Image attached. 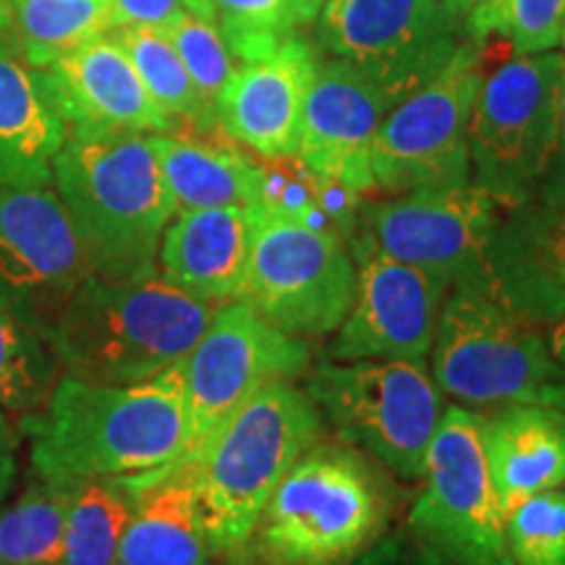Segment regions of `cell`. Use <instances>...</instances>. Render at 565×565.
<instances>
[{"label":"cell","mask_w":565,"mask_h":565,"mask_svg":"<svg viewBox=\"0 0 565 565\" xmlns=\"http://www.w3.org/2000/svg\"><path fill=\"white\" fill-rule=\"evenodd\" d=\"M34 477L74 484L131 477L179 461L186 448L183 362L137 385L63 374L40 412L21 416Z\"/></svg>","instance_id":"cell-1"},{"label":"cell","mask_w":565,"mask_h":565,"mask_svg":"<svg viewBox=\"0 0 565 565\" xmlns=\"http://www.w3.org/2000/svg\"><path fill=\"white\" fill-rule=\"evenodd\" d=\"M545 406H553V408H557V412L565 416V380L563 377L557 380V383L547 391Z\"/></svg>","instance_id":"cell-41"},{"label":"cell","mask_w":565,"mask_h":565,"mask_svg":"<svg viewBox=\"0 0 565 565\" xmlns=\"http://www.w3.org/2000/svg\"><path fill=\"white\" fill-rule=\"evenodd\" d=\"M291 3V13L296 19V24H309V21H315L320 17L324 0H288Z\"/></svg>","instance_id":"cell-39"},{"label":"cell","mask_w":565,"mask_h":565,"mask_svg":"<svg viewBox=\"0 0 565 565\" xmlns=\"http://www.w3.org/2000/svg\"><path fill=\"white\" fill-rule=\"evenodd\" d=\"M482 450L503 515L536 492L565 487V416L553 406H500L482 419Z\"/></svg>","instance_id":"cell-22"},{"label":"cell","mask_w":565,"mask_h":565,"mask_svg":"<svg viewBox=\"0 0 565 565\" xmlns=\"http://www.w3.org/2000/svg\"><path fill=\"white\" fill-rule=\"evenodd\" d=\"M547 349H550V356H553L555 366L561 370V377L565 380V312L555 320V328H553V333H550Z\"/></svg>","instance_id":"cell-38"},{"label":"cell","mask_w":565,"mask_h":565,"mask_svg":"<svg viewBox=\"0 0 565 565\" xmlns=\"http://www.w3.org/2000/svg\"><path fill=\"white\" fill-rule=\"evenodd\" d=\"M137 508L118 547L116 565H204L210 542L196 503L189 458L131 475Z\"/></svg>","instance_id":"cell-21"},{"label":"cell","mask_w":565,"mask_h":565,"mask_svg":"<svg viewBox=\"0 0 565 565\" xmlns=\"http://www.w3.org/2000/svg\"><path fill=\"white\" fill-rule=\"evenodd\" d=\"M17 53L30 68H45L113 26L108 0H9Z\"/></svg>","instance_id":"cell-26"},{"label":"cell","mask_w":565,"mask_h":565,"mask_svg":"<svg viewBox=\"0 0 565 565\" xmlns=\"http://www.w3.org/2000/svg\"><path fill=\"white\" fill-rule=\"evenodd\" d=\"M443 9L450 13V17H469L471 9L479 3V0H440Z\"/></svg>","instance_id":"cell-42"},{"label":"cell","mask_w":565,"mask_h":565,"mask_svg":"<svg viewBox=\"0 0 565 565\" xmlns=\"http://www.w3.org/2000/svg\"><path fill=\"white\" fill-rule=\"evenodd\" d=\"M186 9L194 11V13H200V17H204V19L215 21V13H212L210 0H186Z\"/></svg>","instance_id":"cell-43"},{"label":"cell","mask_w":565,"mask_h":565,"mask_svg":"<svg viewBox=\"0 0 565 565\" xmlns=\"http://www.w3.org/2000/svg\"><path fill=\"white\" fill-rule=\"evenodd\" d=\"M116 26L168 30L186 9V0H108Z\"/></svg>","instance_id":"cell-34"},{"label":"cell","mask_w":565,"mask_h":565,"mask_svg":"<svg viewBox=\"0 0 565 565\" xmlns=\"http://www.w3.org/2000/svg\"><path fill=\"white\" fill-rule=\"evenodd\" d=\"M252 210L242 299L288 335L335 333L356 296V263L335 231Z\"/></svg>","instance_id":"cell-9"},{"label":"cell","mask_w":565,"mask_h":565,"mask_svg":"<svg viewBox=\"0 0 565 565\" xmlns=\"http://www.w3.org/2000/svg\"><path fill=\"white\" fill-rule=\"evenodd\" d=\"M124 53L129 55L134 68L145 82L147 92L158 108L173 118L175 126L181 121L192 124L196 131L210 134L217 126L215 110L202 100L196 92L192 76L183 66L179 51L173 47L166 30H152V26H113L108 32Z\"/></svg>","instance_id":"cell-27"},{"label":"cell","mask_w":565,"mask_h":565,"mask_svg":"<svg viewBox=\"0 0 565 565\" xmlns=\"http://www.w3.org/2000/svg\"><path fill=\"white\" fill-rule=\"evenodd\" d=\"M217 307L158 273L139 280L92 275L47 333L61 372L97 385H137L183 362Z\"/></svg>","instance_id":"cell-3"},{"label":"cell","mask_w":565,"mask_h":565,"mask_svg":"<svg viewBox=\"0 0 565 565\" xmlns=\"http://www.w3.org/2000/svg\"><path fill=\"white\" fill-rule=\"evenodd\" d=\"M429 356L435 385L469 406L545 404L547 391L561 380L534 322L482 280L450 286Z\"/></svg>","instance_id":"cell-6"},{"label":"cell","mask_w":565,"mask_h":565,"mask_svg":"<svg viewBox=\"0 0 565 565\" xmlns=\"http://www.w3.org/2000/svg\"><path fill=\"white\" fill-rule=\"evenodd\" d=\"M173 47L179 51L183 66L192 76L196 92L204 103L215 110L217 97L236 71L228 42L223 40L221 30L212 19H204L194 11H183L179 19L166 30Z\"/></svg>","instance_id":"cell-33"},{"label":"cell","mask_w":565,"mask_h":565,"mask_svg":"<svg viewBox=\"0 0 565 565\" xmlns=\"http://www.w3.org/2000/svg\"><path fill=\"white\" fill-rule=\"evenodd\" d=\"M134 508H137L134 477L74 482L58 565H116Z\"/></svg>","instance_id":"cell-25"},{"label":"cell","mask_w":565,"mask_h":565,"mask_svg":"<svg viewBox=\"0 0 565 565\" xmlns=\"http://www.w3.org/2000/svg\"><path fill=\"white\" fill-rule=\"evenodd\" d=\"M317 58L301 38H286L270 58L242 63L215 103L223 134L259 158L299 150L301 113Z\"/></svg>","instance_id":"cell-19"},{"label":"cell","mask_w":565,"mask_h":565,"mask_svg":"<svg viewBox=\"0 0 565 565\" xmlns=\"http://www.w3.org/2000/svg\"><path fill=\"white\" fill-rule=\"evenodd\" d=\"M92 265L53 186H0V301L51 333Z\"/></svg>","instance_id":"cell-14"},{"label":"cell","mask_w":565,"mask_h":565,"mask_svg":"<svg viewBox=\"0 0 565 565\" xmlns=\"http://www.w3.org/2000/svg\"><path fill=\"white\" fill-rule=\"evenodd\" d=\"M565 0H479L469 13L479 42L498 40L513 55L547 53L561 42Z\"/></svg>","instance_id":"cell-30"},{"label":"cell","mask_w":565,"mask_h":565,"mask_svg":"<svg viewBox=\"0 0 565 565\" xmlns=\"http://www.w3.org/2000/svg\"><path fill=\"white\" fill-rule=\"evenodd\" d=\"M500 210L508 207L475 183L419 189L372 207L366 233L391 257L450 288L482 278Z\"/></svg>","instance_id":"cell-16"},{"label":"cell","mask_w":565,"mask_h":565,"mask_svg":"<svg viewBox=\"0 0 565 565\" xmlns=\"http://www.w3.org/2000/svg\"><path fill=\"white\" fill-rule=\"evenodd\" d=\"M565 55H511L484 76L469 124L471 183L508 210L540 192L555 160Z\"/></svg>","instance_id":"cell-7"},{"label":"cell","mask_w":565,"mask_h":565,"mask_svg":"<svg viewBox=\"0 0 565 565\" xmlns=\"http://www.w3.org/2000/svg\"><path fill=\"white\" fill-rule=\"evenodd\" d=\"M356 296L330 343V362L424 364L433 353L448 286L356 238Z\"/></svg>","instance_id":"cell-15"},{"label":"cell","mask_w":565,"mask_h":565,"mask_svg":"<svg viewBox=\"0 0 565 565\" xmlns=\"http://www.w3.org/2000/svg\"><path fill=\"white\" fill-rule=\"evenodd\" d=\"M484 66L477 42L461 45L433 82L387 110L372 147L374 186L408 194L471 183L469 124Z\"/></svg>","instance_id":"cell-10"},{"label":"cell","mask_w":565,"mask_h":565,"mask_svg":"<svg viewBox=\"0 0 565 565\" xmlns=\"http://www.w3.org/2000/svg\"><path fill=\"white\" fill-rule=\"evenodd\" d=\"M309 362L312 349L303 338L282 333L246 301L217 307L183 359L186 448L181 458L200 454L246 401L273 383H291Z\"/></svg>","instance_id":"cell-12"},{"label":"cell","mask_w":565,"mask_h":565,"mask_svg":"<svg viewBox=\"0 0 565 565\" xmlns=\"http://www.w3.org/2000/svg\"><path fill=\"white\" fill-rule=\"evenodd\" d=\"M51 186L97 278L139 280L158 273V249L175 204L150 134H68L53 158Z\"/></svg>","instance_id":"cell-2"},{"label":"cell","mask_w":565,"mask_h":565,"mask_svg":"<svg viewBox=\"0 0 565 565\" xmlns=\"http://www.w3.org/2000/svg\"><path fill=\"white\" fill-rule=\"evenodd\" d=\"M385 487L343 445H312L275 487L244 555L263 565H351L383 532Z\"/></svg>","instance_id":"cell-5"},{"label":"cell","mask_w":565,"mask_h":565,"mask_svg":"<svg viewBox=\"0 0 565 565\" xmlns=\"http://www.w3.org/2000/svg\"><path fill=\"white\" fill-rule=\"evenodd\" d=\"M540 189H565V74L561 87V105H557V145L555 160L550 168V175Z\"/></svg>","instance_id":"cell-37"},{"label":"cell","mask_w":565,"mask_h":565,"mask_svg":"<svg viewBox=\"0 0 565 565\" xmlns=\"http://www.w3.org/2000/svg\"><path fill=\"white\" fill-rule=\"evenodd\" d=\"M322 414L291 383H273L189 458L210 550L244 555L259 513L288 469L312 448Z\"/></svg>","instance_id":"cell-4"},{"label":"cell","mask_w":565,"mask_h":565,"mask_svg":"<svg viewBox=\"0 0 565 565\" xmlns=\"http://www.w3.org/2000/svg\"><path fill=\"white\" fill-rule=\"evenodd\" d=\"M74 484L34 477L0 508V565H58Z\"/></svg>","instance_id":"cell-28"},{"label":"cell","mask_w":565,"mask_h":565,"mask_svg":"<svg viewBox=\"0 0 565 565\" xmlns=\"http://www.w3.org/2000/svg\"><path fill=\"white\" fill-rule=\"evenodd\" d=\"M21 429L11 422V414L0 412V505L6 503L19 477Z\"/></svg>","instance_id":"cell-36"},{"label":"cell","mask_w":565,"mask_h":565,"mask_svg":"<svg viewBox=\"0 0 565 565\" xmlns=\"http://www.w3.org/2000/svg\"><path fill=\"white\" fill-rule=\"evenodd\" d=\"M513 565H565V490L536 492L505 515Z\"/></svg>","instance_id":"cell-32"},{"label":"cell","mask_w":565,"mask_h":565,"mask_svg":"<svg viewBox=\"0 0 565 565\" xmlns=\"http://www.w3.org/2000/svg\"><path fill=\"white\" fill-rule=\"evenodd\" d=\"M249 244V207L181 210L162 233L158 275L194 299L223 307L242 299Z\"/></svg>","instance_id":"cell-20"},{"label":"cell","mask_w":565,"mask_h":565,"mask_svg":"<svg viewBox=\"0 0 565 565\" xmlns=\"http://www.w3.org/2000/svg\"><path fill=\"white\" fill-rule=\"evenodd\" d=\"M58 377L61 364L45 338L0 301V412H40Z\"/></svg>","instance_id":"cell-29"},{"label":"cell","mask_w":565,"mask_h":565,"mask_svg":"<svg viewBox=\"0 0 565 565\" xmlns=\"http://www.w3.org/2000/svg\"><path fill=\"white\" fill-rule=\"evenodd\" d=\"M320 42L393 108L433 82L461 47L440 0H324Z\"/></svg>","instance_id":"cell-13"},{"label":"cell","mask_w":565,"mask_h":565,"mask_svg":"<svg viewBox=\"0 0 565 565\" xmlns=\"http://www.w3.org/2000/svg\"><path fill=\"white\" fill-rule=\"evenodd\" d=\"M66 137L38 71L0 45V186H51Z\"/></svg>","instance_id":"cell-23"},{"label":"cell","mask_w":565,"mask_h":565,"mask_svg":"<svg viewBox=\"0 0 565 565\" xmlns=\"http://www.w3.org/2000/svg\"><path fill=\"white\" fill-rule=\"evenodd\" d=\"M412 532L456 565H513L505 515L482 450V416L445 408L424 461Z\"/></svg>","instance_id":"cell-11"},{"label":"cell","mask_w":565,"mask_h":565,"mask_svg":"<svg viewBox=\"0 0 565 565\" xmlns=\"http://www.w3.org/2000/svg\"><path fill=\"white\" fill-rule=\"evenodd\" d=\"M210 6L238 63L270 58L296 30L288 0H210Z\"/></svg>","instance_id":"cell-31"},{"label":"cell","mask_w":565,"mask_h":565,"mask_svg":"<svg viewBox=\"0 0 565 565\" xmlns=\"http://www.w3.org/2000/svg\"><path fill=\"white\" fill-rule=\"evenodd\" d=\"M150 141L175 212L254 204V160L236 147L179 134H150Z\"/></svg>","instance_id":"cell-24"},{"label":"cell","mask_w":565,"mask_h":565,"mask_svg":"<svg viewBox=\"0 0 565 565\" xmlns=\"http://www.w3.org/2000/svg\"><path fill=\"white\" fill-rule=\"evenodd\" d=\"M204 565H215V563H204Z\"/></svg>","instance_id":"cell-45"},{"label":"cell","mask_w":565,"mask_h":565,"mask_svg":"<svg viewBox=\"0 0 565 565\" xmlns=\"http://www.w3.org/2000/svg\"><path fill=\"white\" fill-rule=\"evenodd\" d=\"M34 71L71 137L175 131L173 118L158 108L131 58L110 34Z\"/></svg>","instance_id":"cell-17"},{"label":"cell","mask_w":565,"mask_h":565,"mask_svg":"<svg viewBox=\"0 0 565 565\" xmlns=\"http://www.w3.org/2000/svg\"><path fill=\"white\" fill-rule=\"evenodd\" d=\"M356 565H456V563H450L448 557L435 553V550L424 545L422 540L412 542V545L401 540H391L385 542V545L370 550V555L362 557Z\"/></svg>","instance_id":"cell-35"},{"label":"cell","mask_w":565,"mask_h":565,"mask_svg":"<svg viewBox=\"0 0 565 565\" xmlns=\"http://www.w3.org/2000/svg\"><path fill=\"white\" fill-rule=\"evenodd\" d=\"M561 42H563V47H565V24H563V32H561Z\"/></svg>","instance_id":"cell-44"},{"label":"cell","mask_w":565,"mask_h":565,"mask_svg":"<svg viewBox=\"0 0 565 565\" xmlns=\"http://www.w3.org/2000/svg\"><path fill=\"white\" fill-rule=\"evenodd\" d=\"M393 105L349 63L317 61L301 113L299 158L317 179H333L356 194L374 186L372 147Z\"/></svg>","instance_id":"cell-18"},{"label":"cell","mask_w":565,"mask_h":565,"mask_svg":"<svg viewBox=\"0 0 565 565\" xmlns=\"http://www.w3.org/2000/svg\"><path fill=\"white\" fill-rule=\"evenodd\" d=\"M307 395L345 443L401 479H422L443 416L440 391L422 364L328 359L307 377Z\"/></svg>","instance_id":"cell-8"},{"label":"cell","mask_w":565,"mask_h":565,"mask_svg":"<svg viewBox=\"0 0 565 565\" xmlns=\"http://www.w3.org/2000/svg\"><path fill=\"white\" fill-rule=\"evenodd\" d=\"M0 45L11 47V51L17 53V34H13V19H11L9 0H0Z\"/></svg>","instance_id":"cell-40"}]
</instances>
